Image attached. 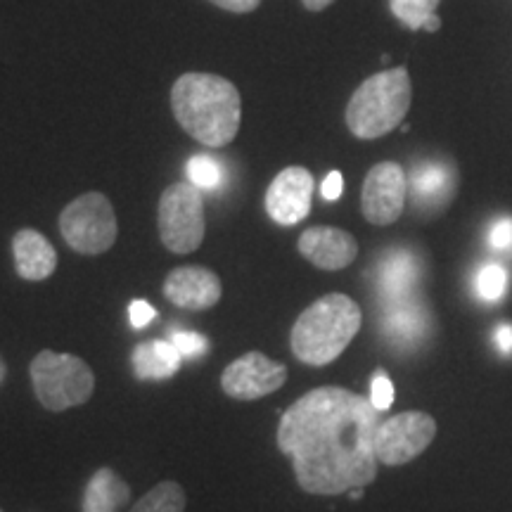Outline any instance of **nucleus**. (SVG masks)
I'll return each mask as SVG.
<instances>
[{
	"instance_id": "f257e3e1",
	"label": "nucleus",
	"mask_w": 512,
	"mask_h": 512,
	"mask_svg": "<svg viewBox=\"0 0 512 512\" xmlns=\"http://www.w3.org/2000/svg\"><path fill=\"white\" fill-rule=\"evenodd\" d=\"M375 406L342 387H318L283 413L278 446L306 494L337 496L377 477Z\"/></svg>"
},
{
	"instance_id": "f03ea898",
	"label": "nucleus",
	"mask_w": 512,
	"mask_h": 512,
	"mask_svg": "<svg viewBox=\"0 0 512 512\" xmlns=\"http://www.w3.org/2000/svg\"><path fill=\"white\" fill-rule=\"evenodd\" d=\"M171 110L178 126L204 147H226L240 131V91L223 76L207 72L183 74L171 88Z\"/></svg>"
},
{
	"instance_id": "7ed1b4c3",
	"label": "nucleus",
	"mask_w": 512,
	"mask_h": 512,
	"mask_svg": "<svg viewBox=\"0 0 512 512\" xmlns=\"http://www.w3.org/2000/svg\"><path fill=\"white\" fill-rule=\"evenodd\" d=\"M361 323V306L354 299L339 292L325 294L304 309L292 325V354L306 366H328L349 347Z\"/></svg>"
},
{
	"instance_id": "20e7f679",
	"label": "nucleus",
	"mask_w": 512,
	"mask_h": 512,
	"mask_svg": "<svg viewBox=\"0 0 512 512\" xmlns=\"http://www.w3.org/2000/svg\"><path fill=\"white\" fill-rule=\"evenodd\" d=\"M413 102V83L406 67L373 74L347 105V126L356 138L375 140L387 136L406 119Z\"/></svg>"
},
{
	"instance_id": "39448f33",
	"label": "nucleus",
	"mask_w": 512,
	"mask_h": 512,
	"mask_svg": "<svg viewBox=\"0 0 512 512\" xmlns=\"http://www.w3.org/2000/svg\"><path fill=\"white\" fill-rule=\"evenodd\" d=\"M34 392L43 408L53 413L81 406L93 396L95 375L91 366L79 356L41 351L29 368Z\"/></svg>"
},
{
	"instance_id": "423d86ee",
	"label": "nucleus",
	"mask_w": 512,
	"mask_h": 512,
	"mask_svg": "<svg viewBox=\"0 0 512 512\" xmlns=\"http://www.w3.org/2000/svg\"><path fill=\"white\" fill-rule=\"evenodd\" d=\"M159 240L174 254H190L202 245L207 233L202 190L192 183L169 185L159 197Z\"/></svg>"
},
{
	"instance_id": "0eeeda50",
	"label": "nucleus",
	"mask_w": 512,
	"mask_h": 512,
	"mask_svg": "<svg viewBox=\"0 0 512 512\" xmlns=\"http://www.w3.org/2000/svg\"><path fill=\"white\" fill-rule=\"evenodd\" d=\"M117 216L102 192H86L60 214V233L74 252L95 256L117 242Z\"/></svg>"
},
{
	"instance_id": "6e6552de",
	"label": "nucleus",
	"mask_w": 512,
	"mask_h": 512,
	"mask_svg": "<svg viewBox=\"0 0 512 512\" xmlns=\"http://www.w3.org/2000/svg\"><path fill=\"white\" fill-rule=\"evenodd\" d=\"M437 437V422L422 411H408L380 420L375 434L377 460L384 465L411 463Z\"/></svg>"
},
{
	"instance_id": "1a4fd4ad",
	"label": "nucleus",
	"mask_w": 512,
	"mask_h": 512,
	"mask_svg": "<svg viewBox=\"0 0 512 512\" xmlns=\"http://www.w3.org/2000/svg\"><path fill=\"white\" fill-rule=\"evenodd\" d=\"M408 197V178L401 164L380 162L363 181L361 209L373 226H392L401 219Z\"/></svg>"
},
{
	"instance_id": "9d476101",
	"label": "nucleus",
	"mask_w": 512,
	"mask_h": 512,
	"mask_svg": "<svg viewBox=\"0 0 512 512\" xmlns=\"http://www.w3.org/2000/svg\"><path fill=\"white\" fill-rule=\"evenodd\" d=\"M287 380V368L283 363H275L271 358L249 351V354L235 358L230 366L223 370L221 387L230 399L238 401H256L264 396L278 392Z\"/></svg>"
},
{
	"instance_id": "9b49d317",
	"label": "nucleus",
	"mask_w": 512,
	"mask_h": 512,
	"mask_svg": "<svg viewBox=\"0 0 512 512\" xmlns=\"http://www.w3.org/2000/svg\"><path fill=\"white\" fill-rule=\"evenodd\" d=\"M313 181L311 171L304 166H287L273 178L266 190V211L278 226H297L311 211L313 200Z\"/></svg>"
},
{
	"instance_id": "f8f14e48",
	"label": "nucleus",
	"mask_w": 512,
	"mask_h": 512,
	"mask_svg": "<svg viewBox=\"0 0 512 512\" xmlns=\"http://www.w3.org/2000/svg\"><path fill=\"white\" fill-rule=\"evenodd\" d=\"M221 294L219 275L202 266L174 268L164 280V297L178 309L207 311L221 302Z\"/></svg>"
},
{
	"instance_id": "ddd939ff",
	"label": "nucleus",
	"mask_w": 512,
	"mask_h": 512,
	"mask_svg": "<svg viewBox=\"0 0 512 512\" xmlns=\"http://www.w3.org/2000/svg\"><path fill=\"white\" fill-rule=\"evenodd\" d=\"M299 254L320 271H342L354 264L358 242L351 233L332 226L306 228L299 238Z\"/></svg>"
},
{
	"instance_id": "4468645a",
	"label": "nucleus",
	"mask_w": 512,
	"mask_h": 512,
	"mask_svg": "<svg viewBox=\"0 0 512 512\" xmlns=\"http://www.w3.org/2000/svg\"><path fill=\"white\" fill-rule=\"evenodd\" d=\"M12 254H15V268L19 278L29 283H41L50 278L57 268V252L50 240L34 228L17 230L12 238Z\"/></svg>"
},
{
	"instance_id": "2eb2a0df",
	"label": "nucleus",
	"mask_w": 512,
	"mask_h": 512,
	"mask_svg": "<svg viewBox=\"0 0 512 512\" xmlns=\"http://www.w3.org/2000/svg\"><path fill=\"white\" fill-rule=\"evenodd\" d=\"M418 283V264L411 252H392L382 261L380 275H377V290L389 306L408 302L413 287Z\"/></svg>"
},
{
	"instance_id": "dca6fc26",
	"label": "nucleus",
	"mask_w": 512,
	"mask_h": 512,
	"mask_svg": "<svg viewBox=\"0 0 512 512\" xmlns=\"http://www.w3.org/2000/svg\"><path fill=\"white\" fill-rule=\"evenodd\" d=\"M183 356L171 339H150L133 349V370L140 380H166L181 368Z\"/></svg>"
},
{
	"instance_id": "f3484780",
	"label": "nucleus",
	"mask_w": 512,
	"mask_h": 512,
	"mask_svg": "<svg viewBox=\"0 0 512 512\" xmlns=\"http://www.w3.org/2000/svg\"><path fill=\"white\" fill-rule=\"evenodd\" d=\"M128 496H131V486L110 467H100L83 491L81 512H119Z\"/></svg>"
},
{
	"instance_id": "a211bd4d",
	"label": "nucleus",
	"mask_w": 512,
	"mask_h": 512,
	"mask_svg": "<svg viewBox=\"0 0 512 512\" xmlns=\"http://www.w3.org/2000/svg\"><path fill=\"white\" fill-rule=\"evenodd\" d=\"M422 328H425V316H422L418 306L411 302L389 306L387 318H384V330H387L392 342L411 344L413 339L420 337Z\"/></svg>"
},
{
	"instance_id": "6ab92c4d",
	"label": "nucleus",
	"mask_w": 512,
	"mask_h": 512,
	"mask_svg": "<svg viewBox=\"0 0 512 512\" xmlns=\"http://www.w3.org/2000/svg\"><path fill=\"white\" fill-rule=\"evenodd\" d=\"M408 190H411L415 202L430 204L437 197H446L451 192V174L444 166L437 164L418 166L411 174V181H408Z\"/></svg>"
},
{
	"instance_id": "aec40b11",
	"label": "nucleus",
	"mask_w": 512,
	"mask_h": 512,
	"mask_svg": "<svg viewBox=\"0 0 512 512\" xmlns=\"http://www.w3.org/2000/svg\"><path fill=\"white\" fill-rule=\"evenodd\" d=\"M185 491L176 482H162L150 489L140 501L133 505L131 512H183Z\"/></svg>"
},
{
	"instance_id": "412c9836",
	"label": "nucleus",
	"mask_w": 512,
	"mask_h": 512,
	"mask_svg": "<svg viewBox=\"0 0 512 512\" xmlns=\"http://www.w3.org/2000/svg\"><path fill=\"white\" fill-rule=\"evenodd\" d=\"M185 174H188V181L195 185V188L214 192L219 190L223 181H226V171H223V164L219 159L209 155H195L188 159L185 164Z\"/></svg>"
},
{
	"instance_id": "4be33fe9",
	"label": "nucleus",
	"mask_w": 512,
	"mask_h": 512,
	"mask_svg": "<svg viewBox=\"0 0 512 512\" xmlns=\"http://www.w3.org/2000/svg\"><path fill=\"white\" fill-rule=\"evenodd\" d=\"M439 3L441 0H389V8L401 24L418 31L427 22V17L437 15Z\"/></svg>"
},
{
	"instance_id": "5701e85b",
	"label": "nucleus",
	"mask_w": 512,
	"mask_h": 512,
	"mask_svg": "<svg viewBox=\"0 0 512 512\" xmlns=\"http://www.w3.org/2000/svg\"><path fill=\"white\" fill-rule=\"evenodd\" d=\"M505 285H508V273L498 264H486L482 271L477 273V292L486 302H496L505 294Z\"/></svg>"
},
{
	"instance_id": "b1692460",
	"label": "nucleus",
	"mask_w": 512,
	"mask_h": 512,
	"mask_svg": "<svg viewBox=\"0 0 512 512\" xmlns=\"http://www.w3.org/2000/svg\"><path fill=\"white\" fill-rule=\"evenodd\" d=\"M171 342H174V347L178 349V354L185 358H200L207 354L209 349V339L200 335V332H188V330H176L171 332Z\"/></svg>"
},
{
	"instance_id": "393cba45",
	"label": "nucleus",
	"mask_w": 512,
	"mask_h": 512,
	"mask_svg": "<svg viewBox=\"0 0 512 512\" xmlns=\"http://www.w3.org/2000/svg\"><path fill=\"white\" fill-rule=\"evenodd\" d=\"M370 403L375 406V411H387L394 403V384L384 370H377L370 382Z\"/></svg>"
},
{
	"instance_id": "a878e982",
	"label": "nucleus",
	"mask_w": 512,
	"mask_h": 512,
	"mask_svg": "<svg viewBox=\"0 0 512 512\" xmlns=\"http://www.w3.org/2000/svg\"><path fill=\"white\" fill-rule=\"evenodd\" d=\"M155 318H157L155 306L145 302V299H136V302H131V306H128V320H131V325L136 330L147 328Z\"/></svg>"
},
{
	"instance_id": "bb28decb",
	"label": "nucleus",
	"mask_w": 512,
	"mask_h": 512,
	"mask_svg": "<svg viewBox=\"0 0 512 512\" xmlns=\"http://www.w3.org/2000/svg\"><path fill=\"white\" fill-rule=\"evenodd\" d=\"M342 190H344V178L339 171H330L328 176H325L323 185H320V195H323V200L328 202H335L342 197Z\"/></svg>"
},
{
	"instance_id": "cd10ccee",
	"label": "nucleus",
	"mask_w": 512,
	"mask_h": 512,
	"mask_svg": "<svg viewBox=\"0 0 512 512\" xmlns=\"http://www.w3.org/2000/svg\"><path fill=\"white\" fill-rule=\"evenodd\" d=\"M214 3L216 8L228 10V12H238V15H245V12H252L261 5V0H209Z\"/></svg>"
},
{
	"instance_id": "c85d7f7f",
	"label": "nucleus",
	"mask_w": 512,
	"mask_h": 512,
	"mask_svg": "<svg viewBox=\"0 0 512 512\" xmlns=\"http://www.w3.org/2000/svg\"><path fill=\"white\" fill-rule=\"evenodd\" d=\"M491 245H494L496 249L512 245V221L510 219L496 223L494 230H491Z\"/></svg>"
},
{
	"instance_id": "c756f323",
	"label": "nucleus",
	"mask_w": 512,
	"mask_h": 512,
	"mask_svg": "<svg viewBox=\"0 0 512 512\" xmlns=\"http://www.w3.org/2000/svg\"><path fill=\"white\" fill-rule=\"evenodd\" d=\"M496 342H498V349L503 351V354H510L512 351V325L510 323H503L496 328Z\"/></svg>"
},
{
	"instance_id": "7c9ffc66",
	"label": "nucleus",
	"mask_w": 512,
	"mask_h": 512,
	"mask_svg": "<svg viewBox=\"0 0 512 512\" xmlns=\"http://www.w3.org/2000/svg\"><path fill=\"white\" fill-rule=\"evenodd\" d=\"M302 3H304V8H306V10H311V12H320V10L330 8V5L335 3V0H302Z\"/></svg>"
},
{
	"instance_id": "2f4dec72",
	"label": "nucleus",
	"mask_w": 512,
	"mask_h": 512,
	"mask_svg": "<svg viewBox=\"0 0 512 512\" xmlns=\"http://www.w3.org/2000/svg\"><path fill=\"white\" fill-rule=\"evenodd\" d=\"M422 29H425V31H439L441 29V19L437 15L427 17V22L422 24Z\"/></svg>"
},
{
	"instance_id": "473e14b6",
	"label": "nucleus",
	"mask_w": 512,
	"mask_h": 512,
	"mask_svg": "<svg viewBox=\"0 0 512 512\" xmlns=\"http://www.w3.org/2000/svg\"><path fill=\"white\" fill-rule=\"evenodd\" d=\"M3 380H5V363L0 361V382H3Z\"/></svg>"
},
{
	"instance_id": "72a5a7b5",
	"label": "nucleus",
	"mask_w": 512,
	"mask_h": 512,
	"mask_svg": "<svg viewBox=\"0 0 512 512\" xmlns=\"http://www.w3.org/2000/svg\"><path fill=\"white\" fill-rule=\"evenodd\" d=\"M0 512H3V510H0Z\"/></svg>"
}]
</instances>
